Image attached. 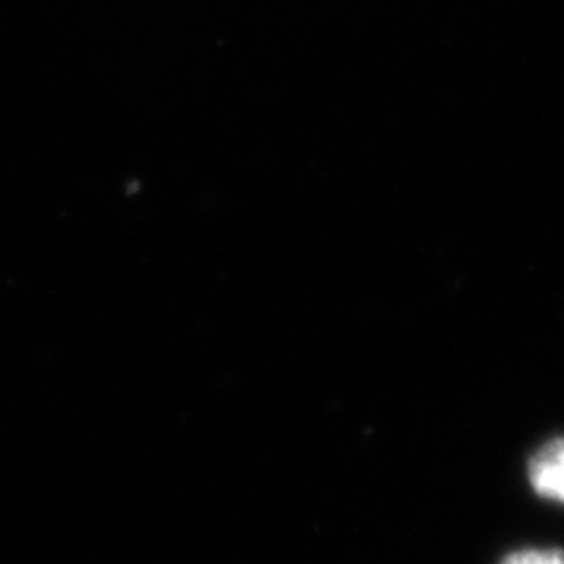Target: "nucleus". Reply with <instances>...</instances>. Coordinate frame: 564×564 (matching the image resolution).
Instances as JSON below:
<instances>
[{"label": "nucleus", "instance_id": "f257e3e1", "mask_svg": "<svg viewBox=\"0 0 564 564\" xmlns=\"http://www.w3.org/2000/svg\"><path fill=\"white\" fill-rule=\"evenodd\" d=\"M529 485L539 497L564 503V437L543 445L529 462Z\"/></svg>", "mask_w": 564, "mask_h": 564}, {"label": "nucleus", "instance_id": "f03ea898", "mask_svg": "<svg viewBox=\"0 0 564 564\" xmlns=\"http://www.w3.org/2000/svg\"><path fill=\"white\" fill-rule=\"evenodd\" d=\"M499 564H564L562 549H522L508 553Z\"/></svg>", "mask_w": 564, "mask_h": 564}]
</instances>
